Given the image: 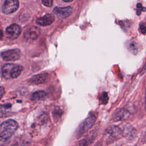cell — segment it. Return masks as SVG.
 <instances>
[{
  "label": "cell",
  "mask_w": 146,
  "mask_h": 146,
  "mask_svg": "<svg viewBox=\"0 0 146 146\" xmlns=\"http://www.w3.org/2000/svg\"><path fill=\"white\" fill-rule=\"evenodd\" d=\"M96 121L95 116H90L86 119L79 126L78 131V135H81L90 129Z\"/></svg>",
  "instance_id": "6"
},
{
  "label": "cell",
  "mask_w": 146,
  "mask_h": 146,
  "mask_svg": "<svg viewBox=\"0 0 146 146\" xmlns=\"http://www.w3.org/2000/svg\"><path fill=\"white\" fill-rule=\"evenodd\" d=\"M40 29L35 26L29 28L24 33V38L27 41H33L38 38L40 35Z\"/></svg>",
  "instance_id": "7"
},
{
  "label": "cell",
  "mask_w": 146,
  "mask_h": 146,
  "mask_svg": "<svg viewBox=\"0 0 146 146\" xmlns=\"http://www.w3.org/2000/svg\"><path fill=\"white\" fill-rule=\"evenodd\" d=\"M144 142H146V131H145V135L144 136Z\"/></svg>",
  "instance_id": "22"
},
{
  "label": "cell",
  "mask_w": 146,
  "mask_h": 146,
  "mask_svg": "<svg viewBox=\"0 0 146 146\" xmlns=\"http://www.w3.org/2000/svg\"><path fill=\"white\" fill-rule=\"evenodd\" d=\"M87 144L86 140H83L80 143V146H87Z\"/></svg>",
  "instance_id": "21"
},
{
  "label": "cell",
  "mask_w": 146,
  "mask_h": 146,
  "mask_svg": "<svg viewBox=\"0 0 146 146\" xmlns=\"http://www.w3.org/2000/svg\"><path fill=\"white\" fill-rule=\"evenodd\" d=\"M106 132L112 137H117L121 135V129L120 127L116 125H111L108 127L106 130Z\"/></svg>",
  "instance_id": "13"
},
{
  "label": "cell",
  "mask_w": 146,
  "mask_h": 146,
  "mask_svg": "<svg viewBox=\"0 0 146 146\" xmlns=\"http://www.w3.org/2000/svg\"><path fill=\"white\" fill-rule=\"evenodd\" d=\"M139 29H140V32L143 34H146V26L143 25H141L140 26V27H139Z\"/></svg>",
  "instance_id": "19"
},
{
  "label": "cell",
  "mask_w": 146,
  "mask_h": 146,
  "mask_svg": "<svg viewBox=\"0 0 146 146\" xmlns=\"http://www.w3.org/2000/svg\"><path fill=\"white\" fill-rule=\"evenodd\" d=\"M146 70V62H145V65L144 66V68H143V70Z\"/></svg>",
  "instance_id": "24"
},
{
  "label": "cell",
  "mask_w": 146,
  "mask_h": 146,
  "mask_svg": "<svg viewBox=\"0 0 146 146\" xmlns=\"http://www.w3.org/2000/svg\"><path fill=\"white\" fill-rule=\"evenodd\" d=\"M72 12V8L70 6L64 7H56L54 9V13L59 17L66 18L70 16Z\"/></svg>",
  "instance_id": "10"
},
{
  "label": "cell",
  "mask_w": 146,
  "mask_h": 146,
  "mask_svg": "<svg viewBox=\"0 0 146 146\" xmlns=\"http://www.w3.org/2000/svg\"><path fill=\"white\" fill-rule=\"evenodd\" d=\"M137 10H136V13L137 15H140L142 11H145V8H144V7L142 6L141 3H137Z\"/></svg>",
  "instance_id": "16"
},
{
  "label": "cell",
  "mask_w": 146,
  "mask_h": 146,
  "mask_svg": "<svg viewBox=\"0 0 146 146\" xmlns=\"http://www.w3.org/2000/svg\"><path fill=\"white\" fill-rule=\"evenodd\" d=\"M21 32V27L17 24H12L6 29L7 37L10 39H15L18 38Z\"/></svg>",
  "instance_id": "8"
},
{
  "label": "cell",
  "mask_w": 146,
  "mask_h": 146,
  "mask_svg": "<svg viewBox=\"0 0 146 146\" xmlns=\"http://www.w3.org/2000/svg\"><path fill=\"white\" fill-rule=\"evenodd\" d=\"M5 94V89L3 87H0V99H2Z\"/></svg>",
  "instance_id": "20"
},
{
  "label": "cell",
  "mask_w": 146,
  "mask_h": 146,
  "mask_svg": "<svg viewBox=\"0 0 146 146\" xmlns=\"http://www.w3.org/2000/svg\"><path fill=\"white\" fill-rule=\"evenodd\" d=\"M55 20V17L53 14H47L44 16L38 18L36 22L38 25L42 26H48L51 24Z\"/></svg>",
  "instance_id": "12"
},
{
  "label": "cell",
  "mask_w": 146,
  "mask_h": 146,
  "mask_svg": "<svg viewBox=\"0 0 146 146\" xmlns=\"http://www.w3.org/2000/svg\"><path fill=\"white\" fill-rule=\"evenodd\" d=\"M63 1H64V2H71V1H72L73 0H63Z\"/></svg>",
  "instance_id": "23"
},
{
  "label": "cell",
  "mask_w": 146,
  "mask_h": 146,
  "mask_svg": "<svg viewBox=\"0 0 146 146\" xmlns=\"http://www.w3.org/2000/svg\"><path fill=\"white\" fill-rule=\"evenodd\" d=\"M42 2L44 6L47 7H50L52 5L53 0H42Z\"/></svg>",
  "instance_id": "18"
},
{
  "label": "cell",
  "mask_w": 146,
  "mask_h": 146,
  "mask_svg": "<svg viewBox=\"0 0 146 146\" xmlns=\"http://www.w3.org/2000/svg\"><path fill=\"white\" fill-rule=\"evenodd\" d=\"M18 7V0H5L2 6V12L6 14H11L16 11Z\"/></svg>",
  "instance_id": "4"
},
{
  "label": "cell",
  "mask_w": 146,
  "mask_h": 146,
  "mask_svg": "<svg viewBox=\"0 0 146 146\" xmlns=\"http://www.w3.org/2000/svg\"><path fill=\"white\" fill-rule=\"evenodd\" d=\"M145 108L146 110V92H145Z\"/></svg>",
  "instance_id": "25"
},
{
  "label": "cell",
  "mask_w": 146,
  "mask_h": 146,
  "mask_svg": "<svg viewBox=\"0 0 146 146\" xmlns=\"http://www.w3.org/2000/svg\"><path fill=\"white\" fill-rule=\"evenodd\" d=\"M21 51L18 49H11L1 52L2 58L6 61H14L19 59Z\"/></svg>",
  "instance_id": "5"
},
{
  "label": "cell",
  "mask_w": 146,
  "mask_h": 146,
  "mask_svg": "<svg viewBox=\"0 0 146 146\" xmlns=\"http://www.w3.org/2000/svg\"><path fill=\"white\" fill-rule=\"evenodd\" d=\"M48 74L46 72L40 73L32 76L29 79V82L32 84H40L46 82L47 79Z\"/></svg>",
  "instance_id": "11"
},
{
  "label": "cell",
  "mask_w": 146,
  "mask_h": 146,
  "mask_svg": "<svg viewBox=\"0 0 146 146\" xmlns=\"http://www.w3.org/2000/svg\"><path fill=\"white\" fill-rule=\"evenodd\" d=\"M22 69L23 68L21 65L6 63L1 67V75L6 80L15 79L20 75Z\"/></svg>",
  "instance_id": "2"
},
{
  "label": "cell",
  "mask_w": 146,
  "mask_h": 146,
  "mask_svg": "<svg viewBox=\"0 0 146 146\" xmlns=\"http://www.w3.org/2000/svg\"><path fill=\"white\" fill-rule=\"evenodd\" d=\"M129 115L130 112L128 110L123 108H119L115 111L112 116V119L115 121L124 120L129 117Z\"/></svg>",
  "instance_id": "9"
},
{
  "label": "cell",
  "mask_w": 146,
  "mask_h": 146,
  "mask_svg": "<svg viewBox=\"0 0 146 146\" xmlns=\"http://www.w3.org/2000/svg\"><path fill=\"white\" fill-rule=\"evenodd\" d=\"M46 95V93L43 91H36L32 94L30 99L32 101H38L43 99Z\"/></svg>",
  "instance_id": "15"
},
{
  "label": "cell",
  "mask_w": 146,
  "mask_h": 146,
  "mask_svg": "<svg viewBox=\"0 0 146 146\" xmlns=\"http://www.w3.org/2000/svg\"><path fill=\"white\" fill-rule=\"evenodd\" d=\"M18 124L13 119H9L3 121L0 125L1 141L9 139L16 131Z\"/></svg>",
  "instance_id": "1"
},
{
  "label": "cell",
  "mask_w": 146,
  "mask_h": 146,
  "mask_svg": "<svg viewBox=\"0 0 146 146\" xmlns=\"http://www.w3.org/2000/svg\"><path fill=\"white\" fill-rule=\"evenodd\" d=\"M120 127L121 129V135L127 139L132 140L136 136L137 131L131 124L125 123Z\"/></svg>",
  "instance_id": "3"
},
{
  "label": "cell",
  "mask_w": 146,
  "mask_h": 146,
  "mask_svg": "<svg viewBox=\"0 0 146 146\" xmlns=\"http://www.w3.org/2000/svg\"><path fill=\"white\" fill-rule=\"evenodd\" d=\"M100 101L103 103H106L108 100V95L107 94V93L106 92H103L102 94V95L100 96Z\"/></svg>",
  "instance_id": "17"
},
{
  "label": "cell",
  "mask_w": 146,
  "mask_h": 146,
  "mask_svg": "<svg viewBox=\"0 0 146 146\" xmlns=\"http://www.w3.org/2000/svg\"><path fill=\"white\" fill-rule=\"evenodd\" d=\"M139 43L135 39L131 40L128 44V48L133 54H136L139 50Z\"/></svg>",
  "instance_id": "14"
}]
</instances>
